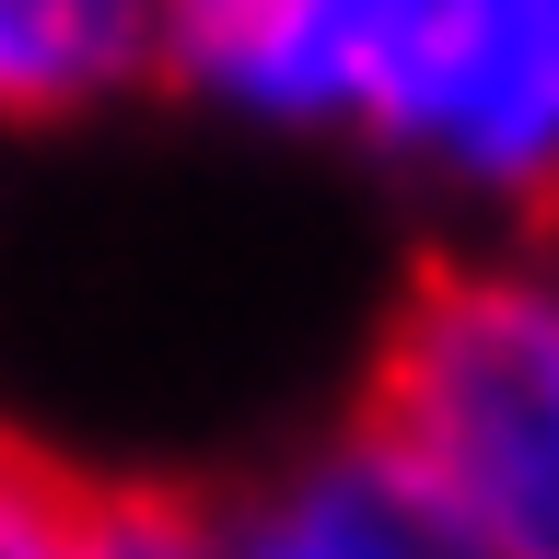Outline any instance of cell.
<instances>
[{
    "label": "cell",
    "mask_w": 559,
    "mask_h": 559,
    "mask_svg": "<svg viewBox=\"0 0 559 559\" xmlns=\"http://www.w3.org/2000/svg\"><path fill=\"white\" fill-rule=\"evenodd\" d=\"M373 431L489 559H559V292L513 269L431 280L384 338Z\"/></svg>",
    "instance_id": "7a4b0ae2"
},
{
    "label": "cell",
    "mask_w": 559,
    "mask_h": 559,
    "mask_svg": "<svg viewBox=\"0 0 559 559\" xmlns=\"http://www.w3.org/2000/svg\"><path fill=\"white\" fill-rule=\"evenodd\" d=\"M222 559H489V548L466 536V513L443 489L361 419L326 454H304L292 478L257 489L222 524Z\"/></svg>",
    "instance_id": "3957f363"
},
{
    "label": "cell",
    "mask_w": 559,
    "mask_h": 559,
    "mask_svg": "<svg viewBox=\"0 0 559 559\" xmlns=\"http://www.w3.org/2000/svg\"><path fill=\"white\" fill-rule=\"evenodd\" d=\"M164 59L152 0H0V117H82Z\"/></svg>",
    "instance_id": "277c9868"
},
{
    "label": "cell",
    "mask_w": 559,
    "mask_h": 559,
    "mask_svg": "<svg viewBox=\"0 0 559 559\" xmlns=\"http://www.w3.org/2000/svg\"><path fill=\"white\" fill-rule=\"evenodd\" d=\"M164 12V47H187V35H210V24H234L245 0H152Z\"/></svg>",
    "instance_id": "52a82bcc"
},
{
    "label": "cell",
    "mask_w": 559,
    "mask_h": 559,
    "mask_svg": "<svg viewBox=\"0 0 559 559\" xmlns=\"http://www.w3.org/2000/svg\"><path fill=\"white\" fill-rule=\"evenodd\" d=\"M82 524H94V501L70 478L0 454V559H82Z\"/></svg>",
    "instance_id": "5b68a950"
},
{
    "label": "cell",
    "mask_w": 559,
    "mask_h": 559,
    "mask_svg": "<svg viewBox=\"0 0 559 559\" xmlns=\"http://www.w3.org/2000/svg\"><path fill=\"white\" fill-rule=\"evenodd\" d=\"M82 559H222V524L187 501H94Z\"/></svg>",
    "instance_id": "8992f818"
},
{
    "label": "cell",
    "mask_w": 559,
    "mask_h": 559,
    "mask_svg": "<svg viewBox=\"0 0 559 559\" xmlns=\"http://www.w3.org/2000/svg\"><path fill=\"white\" fill-rule=\"evenodd\" d=\"M280 129H361L454 187L559 175V0H245L164 47Z\"/></svg>",
    "instance_id": "6da1fadb"
}]
</instances>
